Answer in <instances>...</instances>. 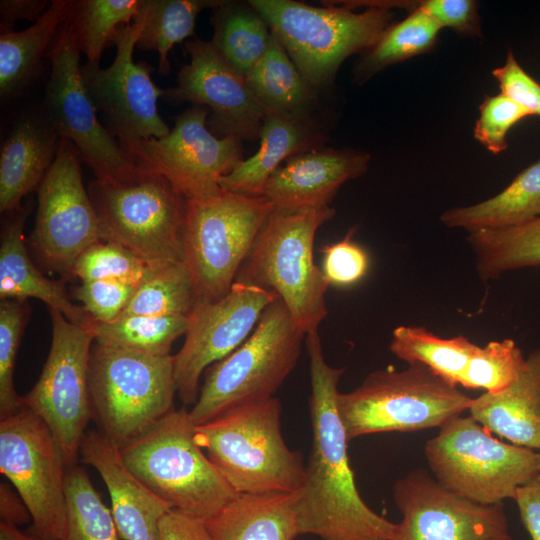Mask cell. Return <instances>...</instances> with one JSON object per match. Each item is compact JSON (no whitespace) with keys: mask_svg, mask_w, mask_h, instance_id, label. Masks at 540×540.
Masks as SVG:
<instances>
[{"mask_svg":"<svg viewBox=\"0 0 540 540\" xmlns=\"http://www.w3.org/2000/svg\"><path fill=\"white\" fill-rule=\"evenodd\" d=\"M501 93L526 109L532 116L540 117V84L516 60L511 49L505 63L492 70Z\"/></svg>","mask_w":540,"mask_h":540,"instance_id":"cell-47","label":"cell"},{"mask_svg":"<svg viewBox=\"0 0 540 540\" xmlns=\"http://www.w3.org/2000/svg\"><path fill=\"white\" fill-rule=\"evenodd\" d=\"M333 124V116L325 110L304 115L266 111L259 149L223 176L220 187L244 196H264L265 185L273 172L289 158L323 147Z\"/></svg>","mask_w":540,"mask_h":540,"instance_id":"cell-23","label":"cell"},{"mask_svg":"<svg viewBox=\"0 0 540 540\" xmlns=\"http://www.w3.org/2000/svg\"><path fill=\"white\" fill-rule=\"evenodd\" d=\"M466 337L441 338L423 326H398L392 332L390 351L408 364L420 363L448 383H463L471 356L477 349Z\"/></svg>","mask_w":540,"mask_h":540,"instance_id":"cell-34","label":"cell"},{"mask_svg":"<svg viewBox=\"0 0 540 540\" xmlns=\"http://www.w3.org/2000/svg\"><path fill=\"white\" fill-rule=\"evenodd\" d=\"M140 27L134 20L119 28L114 38L116 56L109 67L89 62L81 66L87 92L119 143L160 138L170 132L158 112V98L164 90L151 79L154 68L133 60Z\"/></svg>","mask_w":540,"mask_h":540,"instance_id":"cell-17","label":"cell"},{"mask_svg":"<svg viewBox=\"0 0 540 540\" xmlns=\"http://www.w3.org/2000/svg\"><path fill=\"white\" fill-rule=\"evenodd\" d=\"M74 0H53L46 12L29 28L0 34V95L19 94L36 73L43 55L62 24L68 19Z\"/></svg>","mask_w":540,"mask_h":540,"instance_id":"cell-30","label":"cell"},{"mask_svg":"<svg viewBox=\"0 0 540 540\" xmlns=\"http://www.w3.org/2000/svg\"><path fill=\"white\" fill-rule=\"evenodd\" d=\"M371 156L350 148L320 147L295 155L267 180L264 196L280 211L330 207L340 187L366 173Z\"/></svg>","mask_w":540,"mask_h":540,"instance_id":"cell-21","label":"cell"},{"mask_svg":"<svg viewBox=\"0 0 540 540\" xmlns=\"http://www.w3.org/2000/svg\"><path fill=\"white\" fill-rule=\"evenodd\" d=\"M183 407L122 447L129 469L170 509L208 520L237 493L198 445Z\"/></svg>","mask_w":540,"mask_h":540,"instance_id":"cell-5","label":"cell"},{"mask_svg":"<svg viewBox=\"0 0 540 540\" xmlns=\"http://www.w3.org/2000/svg\"><path fill=\"white\" fill-rule=\"evenodd\" d=\"M153 266L118 243L100 240L79 256L73 277L81 281H119L137 287L150 274Z\"/></svg>","mask_w":540,"mask_h":540,"instance_id":"cell-40","label":"cell"},{"mask_svg":"<svg viewBox=\"0 0 540 540\" xmlns=\"http://www.w3.org/2000/svg\"><path fill=\"white\" fill-rule=\"evenodd\" d=\"M141 0H74L69 22L87 62L99 65L105 48L114 45L120 27L138 15Z\"/></svg>","mask_w":540,"mask_h":540,"instance_id":"cell-37","label":"cell"},{"mask_svg":"<svg viewBox=\"0 0 540 540\" xmlns=\"http://www.w3.org/2000/svg\"><path fill=\"white\" fill-rule=\"evenodd\" d=\"M81 155L60 139L54 163L39 186L29 243L42 266L64 279L73 277L79 256L102 240L98 218L81 175Z\"/></svg>","mask_w":540,"mask_h":540,"instance_id":"cell-16","label":"cell"},{"mask_svg":"<svg viewBox=\"0 0 540 540\" xmlns=\"http://www.w3.org/2000/svg\"><path fill=\"white\" fill-rule=\"evenodd\" d=\"M425 455L440 484L483 505L513 499L540 473L538 452L495 439L471 415L443 425L426 443Z\"/></svg>","mask_w":540,"mask_h":540,"instance_id":"cell-10","label":"cell"},{"mask_svg":"<svg viewBox=\"0 0 540 540\" xmlns=\"http://www.w3.org/2000/svg\"><path fill=\"white\" fill-rule=\"evenodd\" d=\"M49 311L51 347L38 381L22 396V407L47 424L69 467L77 462L85 428L92 419L89 365L94 334L92 323L77 325L61 312Z\"/></svg>","mask_w":540,"mask_h":540,"instance_id":"cell-14","label":"cell"},{"mask_svg":"<svg viewBox=\"0 0 540 540\" xmlns=\"http://www.w3.org/2000/svg\"><path fill=\"white\" fill-rule=\"evenodd\" d=\"M470 415L514 445L540 450V348L525 359L517 379L498 392L472 399Z\"/></svg>","mask_w":540,"mask_h":540,"instance_id":"cell-26","label":"cell"},{"mask_svg":"<svg viewBox=\"0 0 540 540\" xmlns=\"http://www.w3.org/2000/svg\"><path fill=\"white\" fill-rule=\"evenodd\" d=\"M0 540H40L33 534H26L18 527L0 522Z\"/></svg>","mask_w":540,"mask_h":540,"instance_id":"cell-52","label":"cell"},{"mask_svg":"<svg viewBox=\"0 0 540 540\" xmlns=\"http://www.w3.org/2000/svg\"><path fill=\"white\" fill-rule=\"evenodd\" d=\"M0 522L19 527L32 521L29 509L6 483L0 484Z\"/></svg>","mask_w":540,"mask_h":540,"instance_id":"cell-51","label":"cell"},{"mask_svg":"<svg viewBox=\"0 0 540 540\" xmlns=\"http://www.w3.org/2000/svg\"><path fill=\"white\" fill-rule=\"evenodd\" d=\"M311 395L312 448L298 492L299 534L322 540H400L399 523L378 515L361 498L350 466L349 442L337 398L344 368L330 366L318 330L306 334Z\"/></svg>","mask_w":540,"mask_h":540,"instance_id":"cell-1","label":"cell"},{"mask_svg":"<svg viewBox=\"0 0 540 540\" xmlns=\"http://www.w3.org/2000/svg\"><path fill=\"white\" fill-rule=\"evenodd\" d=\"M364 5L391 10L404 9L409 13L420 11L442 28H449L468 37H482L478 3L474 0H365Z\"/></svg>","mask_w":540,"mask_h":540,"instance_id":"cell-43","label":"cell"},{"mask_svg":"<svg viewBox=\"0 0 540 540\" xmlns=\"http://www.w3.org/2000/svg\"><path fill=\"white\" fill-rule=\"evenodd\" d=\"M80 456L108 489L120 539L160 540V521L171 509L129 469L120 448L99 430H89L82 438Z\"/></svg>","mask_w":540,"mask_h":540,"instance_id":"cell-22","label":"cell"},{"mask_svg":"<svg viewBox=\"0 0 540 540\" xmlns=\"http://www.w3.org/2000/svg\"><path fill=\"white\" fill-rule=\"evenodd\" d=\"M187 328L188 316L120 315L109 323L92 322L96 344L152 355H170Z\"/></svg>","mask_w":540,"mask_h":540,"instance_id":"cell-36","label":"cell"},{"mask_svg":"<svg viewBox=\"0 0 540 540\" xmlns=\"http://www.w3.org/2000/svg\"><path fill=\"white\" fill-rule=\"evenodd\" d=\"M472 398L420 363L370 373L337 407L348 441L380 432L439 427L469 409Z\"/></svg>","mask_w":540,"mask_h":540,"instance_id":"cell-8","label":"cell"},{"mask_svg":"<svg viewBox=\"0 0 540 540\" xmlns=\"http://www.w3.org/2000/svg\"><path fill=\"white\" fill-rule=\"evenodd\" d=\"M211 43L239 74L246 73L264 54L271 37L268 23L249 1L220 0L212 8Z\"/></svg>","mask_w":540,"mask_h":540,"instance_id":"cell-31","label":"cell"},{"mask_svg":"<svg viewBox=\"0 0 540 540\" xmlns=\"http://www.w3.org/2000/svg\"><path fill=\"white\" fill-rule=\"evenodd\" d=\"M532 540H540V473L517 489L513 498Z\"/></svg>","mask_w":540,"mask_h":540,"instance_id":"cell-49","label":"cell"},{"mask_svg":"<svg viewBox=\"0 0 540 540\" xmlns=\"http://www.w3.org/2000/svg\"><path fill=\"white\" fill-rule=\"evenodd\" d=\"M479 113L474 138L493 154L505 151L509 130L524 118L532 116L501 92L493 96L485 95Z\"/></svg>","mask_w":540,"mask_h":540,"instance_id":"cell-44","label":"cell"},{"mask_svg":"<svg viewBox=\"0 0 540 540\" xmlns=\"http://www.w3.org/2000/svg\"><path fill=\"white\" fill-rule=\"evenodd\" d=\"M60 137L42 109L19 116L0 152V211L19 207L27 194L37 191L55 161Z\"/></svg>","mask_w":540,"mask_h":540,"instance_id":"cell-24","label":"cell"},{"mask_svg":"<svg viewBox=\"0 0 540 540\" xmlns=\"http://www.w3.org/2000/svg\"><path fill=\"white\" fill-rule=\"evenodd\" d=\"M31 207L28 203L4 213L0 236V299L36 298L72 323L89 326L93 320L82 306L71 301L64 282L45 277L28 254L24 226Z\"/></svg>","mask_w":540,"mask_h":540,"instance_id":"cell-25","label":"cell"},{"mask_svg":"<svg viewBox=\"0 0 540 540\" xmlns=\"http://www.w3.org/2000/svg\"><path fill=\"white\" fill-rule=\"evenodd\" d=\"M537 217H540V157L497 195L477 204L449 209L440 220L446 227L472 232L515 227Z\"/></svg>","mask_w":540,"mask_h":540,"instance_id":"cell-28","label":"cell"},{"mask_svg":"<svg viewBox=\"0 0 540 540\" xmlns=\"http://www.w3.org/2000/svg\"><path fill=\"white\" fill-rule=\"evenodd\" d=\"M443 28L428 15L412 11L391 24L353 68V81L362 85L390 65L428 53L437 45Z\"/></svg>","mask_w":540,"mask_h":540,"instance_id":"cell-35","label":"cell"},{"mask_svg":"<svg viewBox=\"0 0 540 540\" xmlns=\"http://www.w3.org/2000/svg\"><path fill=\"white\" fill-rule=\"evenodd\" d=\"M538 458H539V469H540V450L538 451Z\"/></svg>","mask_w":540,"mask_h":540,"instance_id":"cell-53","label":"cell"},{"mask_svg":"<svg viewBox=\"0 0 540 540\" xmlns=\"http://www.w3.org/2000/svg\"><path fill=\"white\" fill-rule=\"evenodd\" d=\"M278 298L258 286L235 281L222 298L194 305L184 343L173 355L177 394L185 405L197 401L206 369L239 347Z\"/></svg>","mask_w":540,"mask_h":540,"instance_id":"cell-18","label":"cell"},{"mask_svg":"<svg viewBox=\"0 0 540 540\" xmlns=\"http://www.w3.org/2000/svg\"><path fill=\"white\" fill-rule=\"evenodd\" d=\"M276 397L232 408L196 425L198 445L236 493H296L302 488V455L286 445Z\"/></svg>","mask_w":540,"mask_h":540,"instance_id":"cell-2","label":"cell"},{"mask_svg":"<svg viewBox=\"0 0 540 540\" xmlns=\"http://www.w3.org/2000/svg\"><path fill=\"white\" fill-rule=\"evenodd\" d=\"M92 419L120 449L174 410L173 355L95 343L89 365Z\"/></svg>","mask_w":540,"mask_h":540,"instance_id":"cell-6","label":"cell"},{"mask_svg":"<svg viewBox=\"0 0 540 540\" xmlns=\"http://www.w3.org/2000/svg\"><path fill=\"white\" fill-rule=\"evenodd\" d=\"M263 16L307 82L320 94L330 88L341 64L363 54L393 24L394 12L367 7L355 12L339 1L316 7L294 0H249Z\"/></svg>","mask_w":540,"mask_h":540,"instance_id":"cell-3","label":"cell"},{"mask_svg":"<svg viewBox=\"0 0 540 540\" xmlns=\"http://www.w3.org/2000/svg\"><path fill=\"white\" fill-rule=\"evenodd\" d=\"M306 336L278 298L263 312L251 335L204 372L189 411L201 425L237 406L274 397L295 367Z\"/></svg>","mask_w":540,"mask_h":540,"instance_id":"cell-7","label":"cell"},{"mask_svg":"<svg viewBox=\"0 0 540 540\" xmlns=\"http://www.w3.org/2000/svg\"><path fill=\"white\" fill-rule=\"evenodd\" d=\"M67 523L61 540H119L111 512L93 486L88 474L78 465L65 474Z\"/></svg>","mask_w":540,"mask_h":540,"instance_id":"cell-39","label":"cell"},{"mask_svg":"<svg viewBox=\"0 0 540 540\" xmlns=\"http://www.w3.org/2000/svg\"><path fill=\"white\" fill-rule=\"evenodd\" d=\"M102 240L118 243L151 265L183 261L187 199L164 177L140 172L126 183L90 182Z\"/></svg>","mask_w":540,"mask_h":540,"instance_id":"cell-11","label":"cell"},{"mask_svg":"<svg viewBox=\"0 0 540 540\" xmlns=\"http://www.w3.org/2000/svg\"><path fill=\"white\" fill-rule=\"evenodd\" d=\"M190 62L177 75V85L164 90L172 103L189 102L211 111L207 125L218 138L236 136L242 141L259 139L266 109L211 41L197 36L184 44Z\"/></svg>","mask_w":540,"mask_h":540,"instance_id":"cell-20","label":"cell"},{"mask_svg":"<svg viewBox=\"0 0 540 540\" xmlns=\"http://www.w3.org/2000/svg\"><path fill=\"white\" fill-rule=\"evenodd\" d=\"M135 290V286L119 281L90 280L74 288L73 297L92 320L109 323L122 314Z\"/></svg>","mask_w":540,"mask_h":540,"instance_id":"cell-45","label":"cell"},{"mask_svg":"<svg viewBox=\"0 0 540 540\" xmlns=\"http://www.w3.org/2000/svg\"><path fill=\"white\" fill-rule=\"evenodd\" d=\"M30 307L27 300L6 299L0 302V418L22 408L14 386V367L21 338L27 325Z\"/></svg>","mask_w":540,"mask_h":540,"instance_id":"cell-42","label":"cell"},{"mask_svg":"<svg viewBox=\"0 0 540 540\" xmlns=\"http://www.w3.org/2000/svg\"><path fill=\"white\" fill-rule=\"evenodd\" d=\"M61 446L47 424L22 407L0 421V471L32 517L33 535L61 540L66 531L65 474Z\"/></svg>","mask_w":540,"mask_h":540,"instance_id":"cell-13","label":"cell"},{"mask_svg":"<svg viewBox=\"0 0 540 540\" xmlns=\"http://www.w3.org/2000/svg\"><path fill=\"white\" fill-rule=\"evenodd\" d=\"M160 540H213L203 519L171 509L159 524Z\"/></svg>","mask_w":540,"mask_h":540,"instance_id":"cell-48","label":"cell"},{"mask_svg":"<svg viewBox=\"0 0 540 540\" xmlns=\"http://www.w3.org/2000/svg\"><path fill=\"white\" fill-rule=\"evenodd\" d=\"M274 209L265 196L223 189L214 196L187 200L183 262L193 283L195 305L216 301L230 291Z\"/></svg>","mask_w":540,"mask_h":540,"instance_id":"cell-9","label":"cell"},{"mask_svg":"<svg viewBox=\"0 0 540 540\" xmlns=\"http://www.w3.org/2000/svg\"><path fill=\"white\" fill-rule=\"evenodd\" d=\"M400 540H512L503 503L483 505L444 487L425 470L394 486Z\"/></svg>","mask_w":540,"mask_h":540,"instance_id":"cell-19","label":"cell"},{"mask_svg":"<svg viewBox=\"0 0 540 540\" xmlns=\"http://www.w3.org/2000/svg\"><path fill=\"white\" fill-rule=\"evenodd\" d=\"M245 81L266 111L304 115L325 110L321 94L302 76L272 33L264 54L246 73Z\"/></svg>","mask_w":540,"mask_h":540,"instance_id":"cell-29","label":"cell"},{"mask_svg":"<svg viewBox=\"0 0 540 540\" xmlns=\"http://www.w3.org/2000/svg\"><path fill=\"white\" fill-rule=\"evenodd\" d=\"M208 116L206 107L192 105L165 136L120 145L140 172L164 177L187 200L214 196L220 179L244 160L243 141L215 136Z\"/></svg>","mask_w":540,"mask_h":540,"instance_id":"cell-15","label":"cell"},{"mask_svg":"<svg viewBox=\"0 0 540 540\" xmlns=\"http://www.w3.org/2000/svg\"><path fill=\"white\" fill-rule=\"evenodd\" d=\"M354 230L338 242L321 249L322 273L329 285L350 286L365 277L369 269L367 252L352 240Z\"/></svg>","mask_w":540,"mask_h":540,"instance_id":"cell-46","label":"cell"},{"mask_svg":"<svg viewBox=\"0 0 540 540\" xmlns=\"http://www.w3.org/2000/svg\"><path fill=\"white\" fill-rule=\"evenodd\" d=\"M467 240L483 281L510 270L540 266V217L515 227L468 232Z\"/></svg>","mask_w":540,"mask_h":540,"instance_id":"cell-33","label":"cell"},{"mask_svg":"<svg viewBox=\"0 0 540 540\" xmlns=\"http://www.w3.org/2000/svg\"><path fill=\"white\" fill-rule=\"evenodd\" d=\"M525 359L512 339L491 341L477 347L471 356L462 386L498 392L512 384L521 373Z\"/></svg>","mask_w":540,"mask_h":540,"instance_id":"cell-41","label":"cell"},{"mask_svg":"<svg viewBox=\"0 0 540 540\" xmlns=\"http://www.w3.org/2000/svg\"><path fill=\"white\" fill-rule=\"evenodd\" d=\"M334 215L332 207L274 209L235 280L275 293L305 334L318 330L327 315L329 284L314 263L313 246L318 228Z\"/></svg>","mask_w":540,"mask_h":540,"instance_id":"cell-4","label":"cell"},{"mask_svg":"<svg viewBox=\"0 0 540 540\" xmlns=\"http://www.w3.org/2000/svg\"><path fill=\"white\" fill-rule=\"evenodd\" d=\"M80 53L68 17L45 55L51 70L41 109L59 137L76 146L98 181H133L140 171L98 120L82 80Z\"/></svg>","mask_w":540,"mask_h":540,"instance_id":"cell-12","label":"cell"},{"mask_svg":"<svg viewBox=\"0 0 540 540\" xmlns=\"http://www.w3.org/2000/svg\"><path fill=\"white\" fill-rule=\"evenodd\" d=\"M296 493L237 495L206 520L213 540H293L299 534Z\"/></svg>","mask_w":540,"mask_h":540,"instance_id":"cell-27","label":"cell"},{"mask_svg":"<svg viewBox=\"0 0 540 540\" xmlns=\"http://www.w3.org/2000/svg\"><path fill=\"white\" fill-rule=\"evenodd\" d=\"M50 3L48 0H1V32L13 30L14 23L19 20L35 23L46 12Z\"/></svg>","mask_w":540,"mask_h":540,"instance_id":"cell-50","label":"cell"},{"mask_svg":"<svg viewBox=\"0 0 540 540\" xmlns=\"http://www.w3.org/2000/svg\"><path fill=\"white\" fill-rule=\"evenodd\" d=\"M195 305V293L183 261L154 265L121 315L188 316Z\"/></svg>","mask_w":540,"mask_h":540,"instance_id":"cell-38","label":"cell"},{"mask_svg":"<svg viewBox=\"0 0 540 540\" xmlns=\"http://www.w3.org/2000/svg\"><path fill=\"white\" fill-rule=\"evenodd\" d=\"M220 0H141L135 20L140 22L136 48L159 54L158 72H170L168 54L175 44L195 36L199 13Z\"/></svg>","mask_w":540,"mask_h":540,"instance_id":"cell-32","label":"cell"}]
</instances>
